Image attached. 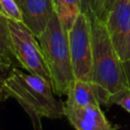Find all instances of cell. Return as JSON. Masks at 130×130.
Here are the masks:
<instances>
[{"label":"cell","instance_id":"cell-1","mask_svg":"<svg viewBox=\"0 0 130 130\" xmlns=\"http://www.w3.org/2000/svg\"><path fill=\"white\" fill-rule=\"evenodd\" d=\"M8 98L14 99L30 119L34 130H43L42 120L64 117V104L56 98L51 81L12 67L0 81Z\"/></svg>","mask_w":130,"mask_h":130},{"label":"cell","instance_id":"cell-2","mask_svg":"<svg viewBox=\"0 0 130 130\" xmlns=\"http://www.w3.org/2000/svg\"><path fill=\"white\" fill-rule=\"evenodd\" d=\"M91 29L92 63L90 83L101 106L113 105L115 95L129 87L122 61L120 60L107 26L96 16L88 18Z\"/></svg>","mask_w":130,"mask_h":130},{"label":"cell","instance_id":"cell-3","mask_svg":"<svg viewBox=\"0 0 130 130\" xmlns=\"http://www.w3.org/2000/svg\"><path fill=\"white\" fill-rule=\"evenodd\" d=\"M44 55L53 90L56 95H66L74 80L69 50L68 30L60 22L56 12L46 28L37 38Z\"/></svg>","mask_w":130,"mask_h":130},{"label":"cell","instance_id":"cell-4","mask_svg":"<svg viewBox=\"0 0 130 130\" xmlns=\"http://www.w3.org/2000/svg\"><path fill=\"white\" fill-rule=\"evenodd\" d=\"M7 23L14 59L27 72L51 81L44 55L35 35L21 21L7 19Z\"/></svg>","mask_w":130,"mask_h":130},{"label":"cell","instance_id":"cell-5","mask_svg":"<svg viewBox=\"0 0 130 130\" xmlns=\"http://www.w3.org/2000/svg\"><path fill=\"white\" fill-rule=\"evenodd\" d=\"M69 50L74 79L90 81L92 63L91 29L87 16L80 12L68 29Z\"/></svg>","mask_w":130,"mask_h":130},{"label":"cell","instance_id":"cell-6","mask_svg":"<svg viewBox=\"0 0 130 130\" xmlns=\"http://www.w3.org/2000/svg\"><path fill=\"white\" fill-rule=\"evenodd\" d=\"M105 24L114 48L124 64L130 57V0H115L107 14Z\"/></svg>","mask_w":130,"mask_h":130},{"label":"cell","instance_id":"cell-7","mask_svg":"<svg viewBox=\"0 0 130 130\" xmlns=\"http://www.w3.org/2000/svg\"><path fill=\"white\" fill-rule=\"evenodd\" d=\"M64 117L75 130H118L106 117L101 105L84 108L64 107Z\"/></svg>","mask_w":130,"mask_h":130},{"label":"cell","instance_id":"cell-8","mask_svg":"<svg viewBox=\"0 0 130 130\" xmlns=\"http://www.w3.org/2000/svg\"><path fill=\"white\" fill-rule=\"evenodd\" d=\"M24 25L38 38L55 12L53 0H15Z\"/></svg>","mask_w":130,"mask_h":130},{"label":"cell","instance_id":"cell-9","mask_svg":"<svg viewBox=\"0 0 130 130\" xmlns=\"http://www.w3.org/2000/svg\"><path fill=\"white\" fill-rule=\"evenodd\" d=\"M66 96V102L63 103L66 108H84L90 105H101L92 84L81 79L72 81Z\"/></svg>","mask_w":130,"mask_h":130},{"label":"cell","instance_id":"cell-10","mask_svg":"<svg viewBox=\"0 0 130 130\" xmlns=\"http://www.w3.org/2000/svg\"><path fill=\"white\" fill-rule=\"evenodd\" d=\"M53 4L60 22L68 30L80 13L79 0H53Z\"/></svg>","mask_w":130,"mask_h":130},{"label":"cell","instance_id":"cell-11","mask_svg":"<svg viewBox=\"0 0 130 130\" xmlns=\"http://www.w3.org/2000/svg\"><path fill=\"white\" fill-rule=\"evenodd\" d=\"M14 59L11 51L7 18H0V69H8Z\"/></svg>","mask_w":130,"mask_h":130},{"label":"cell","instance_id":"cell-12","mask_svg":"<svg viewBox=\"0 0 130 130\" xmlns=\"http://www.w3.org/2000/svg\"><path fill=\"white\" fill-rule=\"evenodd\" d=\"M0 16L22 22V15L15 0H0Z\"/></svg>","mask_w":130,"mask_h":130},{"label":"cell","instance_id":"cell-13","mask_svg":"<svg viewBox=\"0 0 130 130\" xmlns=\"http://www.w3.org/2000/svg\"><path fill=\"white\" fill-rule=\"evenodd\" d=\"M80 3V12L85 14L87 18L91 16H96L102 19V10L100 0H79Z\"/></svg>","mask_w":130,"mask_h":130},{"label":"cell","instance_id":"cell-14","mask_svg":"<svg viewBox=\"0 0 130 130\" xmlns=\"http://www.w3.org/2000/svg\"><path fill=\"white\" fill-rule=\"evenodd\" d=\"M113 105L120 106L130 114V87H126L118 92L113 100Z\"/></svg>","mask_w":130,"mask_h":130},{"label":"cell","instance_id":"cell-15","mask_svg":"<svg viewBox=\"0 0 130 130\" xmlns=\"http://www.w3.org/2000/svg\"><path fill=\"white\" fill-rule=\"evenodd\" d=\"M115 0H100V4H101V10H102V19L105 22L107 14L109 12V10L111 9L113 3Z\"/></svg>","mask_w":130,"mask_h":130},{"label":"cell","instance_id":"cell-16","mask_svg":"<svg viewBox=\"0 0 130 130\" xmlns=\"http://www.w3.org/2000/svg\"><path fill=\"white\" fill-rule=\"evenodd\" d=\"M123 67H124L125 75H126V78H127L128 86L130 87V57H129V59L127 60V62H125V63L123 64Z\"/></svg>","mask_w":130,"mask_h":130},{"label":"cell","instance_id":"cell-17","mask_svg":"<svg viewBox=\"0 0 130 130\" xmlns=\"http://www.w3.org/2000/svg\"><path fill=\"white\" fill-rule=\"evenodd\" d=\"M7 99H8V95L5 93V91H4V89L2 88L1 83H0V102H4V101L7 100Z\"/></svg>","mask_w":130,"mask_h":130},{"label":"cell","instance_id":"cell-18","mask_svg":"<svg viewBox=\"0 0 130 130\" xmlns=\"http://www.w3.org/2000/svg\"><path fill=\"white\" fill-rule=\"evenodd\" d=\"M1 17H3V16H0V18H1Z\"/></svg>","mask_w":130,"mask_h":130}]
</instances>
